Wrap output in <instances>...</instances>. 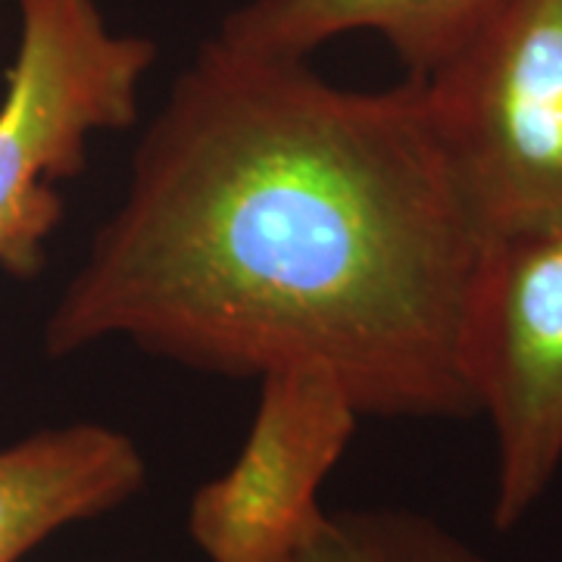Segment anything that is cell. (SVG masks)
<instances>
[{"label":"cell","mask_w":562,"mask_h":562,"mask_svg":"<svg viewBox=\"0 0 562 562\" xmlns=\"http://www.w3.org/2000/svg\"><path fill=\"white\" fill-rule=\"evenodd\" d=\"M482 250L419 81L338 88L216 35L144 128L44 350L128 341L241 379L310 366L362 416L469 419Z\"/></svg>","instance_id":"6da1fadb"},{"label":"cell","mask_w":562,"mask_h":562,"mask_svg":"<svg viewBox=\"0 0 562 562\" xmlns=\"http://www.w3.org/2000/svg\"><path fill=\"white\" fill-rule=\"evenodd\" d=\"M482 241L562 216V0H494L422 79Z\"/></svg>","instance_id":"7a4b0ae2"},{"label":"cell","mask_w":562,"mask_h":562,"mask_svg":"<svg viewBox=\"0 0 562 562\" xmlns=\"http://www.w3.org/2000/svg\"><path fill=\"white\" fill-rule=\"evenodd\" d=\"M22 29L0 98V269L35 279L66 203L57 181L88 144L138 120L157 44L113 32L98 0H20Z\"/></svg>","instance_id":"3957f363"},{"label":"cell","mask_w":562,"mask_h":562,"mask_svg":"<svg viewBox=\"0 0 562 562\" xmlns=\"http://www.w3.org/2000/svg\"><path fill=\"white\" fill-rule=\"evenodd\" d=\"M465 375L497 438L494 525L506 531L562 465V216L484 244Z\"/></svg>","instance_id":"277c9868"},{"label":"cell","mask_w":562,"mask_h":562,"mask_svg":"<svg viewBox=\"0 0 562 562\" xmlns=\"http://www.w3.org/2000/svg\"><path fill=\"white\" fill-rule=\"evenodd\" d=\"M360 419L338 375L310 366L266 372L238 460L188 506V531L206 562L284 560L322 519V484Z\"/></svg>","instance_id":"5b68a950"},{"label":"cell","mask_w":562,"mask_h":562,"mask_svg":"<svg viewBox=\"0 0 562 562\" xmlns=\"http://www.w3.org/2000/svg\"><path fill=\"white\" fill-rule=\"evenodd\" d=\"M147 460L125 431L76 422L0 447V562L138 497Z\"/></svg>","instance_id":"8992f818"},{"label":"cell","mask_w":562,"mask_h":562,"mask_svg":"<svg viewBox=\"0 0 562 562\" xmlns=\"http://www.w3.org/2000/svg\"><path fill=\"white\" fill-rule=\"evenodd\" d=\"M494 0H250L228 13L220 38L247 50L310 57L350 32H372L409 79H422Z\"/></svg>","instance_id":"52a82bcc"},{"label":"cell","mask_w":562,"mask_h":562,"mask_svg":"<svg viewBox=\"0 0 562 562\" xmlns=\"http://www.w3.org/2000/svg\"><path fill=\"white\" fill-rule=\"evenodd\" d=\"M279 562H494L447 525L413 509H341Z\"/></svg>","instance_id":"ba28073f"}]
</instances>
